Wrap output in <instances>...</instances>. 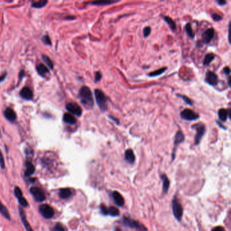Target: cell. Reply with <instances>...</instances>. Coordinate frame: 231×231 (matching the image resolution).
Segmentation results:
<instances>
[{
    "label": "cell",
    "mask_w": 231,
    "mask_h": 231,
    "mask_svg": "<svg viewBox=\"0 0 231 231\" xmlns=\"http://www.w3.org/2000/svg\"><path fill=\"white\" fill-rule=\"evenodd\" d=\"M112 197L117 206L123 207L125 204V200L122 195L118 191H114L112 193Z\"/></svg>",
    "instance_id": "16"
},
{
    "label": "cell",
    "mask_w": 231,
    "mask_h": 231,
    "mask_svg": "<svg viewBox=\"0 0 231 231\" xmlns=\"http://www.w3.org/2000/svg\"><path fill=\"white\" fill-rule=\"evenodd\" d=\"M20 96L22 98L26 100H31L33 99V93L32 90L28 86H25L20 92Z\"/></svg>",
    "instance_id": "15"
},
{
    "label": "cell",
    "mask_w": 231,
    "mask_h": 231,
    "mask_svg": "<svg viewBox=\"0 0 231 231\" xmlns=\"http://www.w3.org/2000/svg\"><path fill=\"white\" fill-rule=\"evenodd\" d=\"M63 122L70 125H75L77 123V120L75 117L71 115V113H64L63 115Z\"/></svg>",
    "instance_id": "24"
},
{
    "label": "cell",
    "mask_w": 231,
    "mask_h": 231,
    "mask_svg": "<svg viewBox=\"0 0 231 231\" xmlns=\"http://www.w3.org/2000/svg\"><path fill=\"white\" fill-rule=\"evenodd\" d=\"M41 58H42L45 64H46L50 69H53V68H54V64H53V62L52 61V60L50 58V57L46 55L43 54L41 56Z\"/></svg>",
    "instance_id": "30"
},
{
    "label": "cell",
    "mask_w": 231,
    "mask_h": 231,
    "mask_svg": "<svg viewBox=\"0 0 231 231\" xmlns=\"http://www.w3.org/2000/svg\"><path fill=\"white\" fill-rule=\"evenodd\" d=\"M215 55L214 54H213V53H209V54H207L205 56V58H204V60H203V65L204 66H208L210 65V64L212 62V61H213L214 59L215 58Z\"/></svg>",
    "instance_id": "26"
},
{
    "label": "cell",
    "mask_w": 231,
    "mask_h": 231,
    "mask_svg": "<svg viewBox=\"0 0 231 231\" xmlns=\"http://www.w3.org/2000/svg\"><path fill=\"white\" fill-rule=\"evenodd\" d=\"M0 167L2 169L5 168V161H4V158H3V154L2 151L0 150Z\"/></svg>",
    "instance_id": "39"
},
{
    "label": "cell",
    "mask_w": 231,
    "mask_h": 231,
    "mask_svg": "<svg viewBox=\"0 0 231 231\" xmlns=\"http://www.w3.org/2000/svg\"><path fill=\"white\" fill-rule=\"evenodd\" d=\"M211 231H226L222 226H216L211 230Z\"/></svg>",
    "instance_id": "45"
},
{
    "label": "cell",
    "mask_w": 231,
    "mask_h": 231,
    "mask_svg": "<svg viewBox=\"0 0 231 231\" xmlns=\"http://www.w3.org/2000/svg\"><path fill=\"white\" fill-rule=\"evenodd\" d=\"M217 3L219 6H224L226 4V1H222V0H219V1H216Z\"/></svg>",
    "instance_id": "47"
},
{
    "label": "cell",
    "mask_w": 231,
    "mask_h": 231,
    "mask_svg": "<svg viewBox=\"0 0 231 231\" xmlns=\"http://www.w3.org/2000/svg\"><path fill=\"white\" fill-rule=\"evenodd\" d=\"M117 3V2H113V1H102V2H92V4L96 5V6H105V5H109V4H113V3Z\"/></svg>",
    "instance_id": "33"
},
{
    "label": "cell",
    "mask_w": 231,
    "mask_h": 231,
    "mask_svg": "<svg viewBox=\"0 0 231 231\" xmlns=\"http://www.w3.org/2000/svg\"><path fill=\"white\" fill-rule=\"evenodd\" d=\"M72 195H73V191L70 188H61L58 192L59 197L62 199H69Z\"/></svg>",
    "instance_id": "18"
},
{
    "label": "cell",
    "mask_w": 231,
    "mask_h": 231,
    "mask_svg": "<svg viewBox=\"0 0 231 231\" xmlns=\"http://www.w3.org/2000/svg\"><path fill=\"white\" fill-rule=\"evenodd\" d=\"M125 159L127 163L130 164H133L135 162V155L134 153V151L132 149L126 150V153H125Z\"/></svg>",
    "instance_id": "23"
},
{
    "label": "cell",
    "mask_w": 231,
    "mask_h": 231,
    "mask_svg": "<svg viewBox=\"0 0 231 231\" xmlns=\"http://www.w3.org/2000/svg\"><path fill=\"white\" fill-rule=\"evenodd\" d=\"M164 20L165 21L166 23L168 25L169 28L171 29L172 31H175L176 29V22L173 21V19H172L171 18L168 16H164Z\"/></svg>",
    "instance_id": "27"
},
{
    "label": "cell",
    "mask_w": 231,
    "mask_h": 231,
    "mask_svg": "<svg viewBox=\"0 0 231 231\" xmlns=\"http://www.w3.org/2000/svg\"><path fill=\"white\" fill-rule=\"evenodd\" d=\"M101 79H102V74H101L100 72H99V71L96 72L95 77H94V81H95V82L99 81Z\"/></svg>",
    "instance_id": "40"
},
{
    "label": "cell",
    "mask_w": 231,
    "mask_h": 231,
    "mask_svg": "<svg viewBox=\"0 0 231 231\" xmlns=\"http://www.w3.org/2000/svg\"><path fill=\"white\" fill-rule=\"evenodd\" d=\"M206 81L211 85H216L218 84V77L214 72L207 71L206 75Z\"/></svg>",
    "instance_id": "14"
},
{
    "label": "cell",
    "mask_w": 231,
    "mask_h": 231,
    "mask_svg": "<svg viewBox=\"0 0 231 231\" xmlns=\"http://www.w3.org/2000/svg\"><path fill=\"white\" fill-rule=\"evenodd\" d=\"M0 135H1V134H0Z\"/></svg>",
    "instance_id": "50"
},
{
    "label": "cell",
    "mask_w": 231,
    "mask_h": 231,
    "mask_svg": "<svg viewBox=\"0 0 231 231\" xmlns=\"http://www.w3.org/2000/svg\"><path fill=\"white\" fill-rule=\"evenodd\" d=\"M79 98H80L81 104L84 105L86 109H91L93 108L94 104L93 95L88 87L87 86L81 87L80 90H79Z\"/></svg>",
    "instance_id": "1"
},
{
    "label": "cell",
    "mask_w": 231,
    "mask_h": 231,
    "mask_svg": "<svg viewBox=\"0 0 231 231\" xmlns=\"http://www.w3.org/2000/svg\"><path fill=\"white\" fill-rule=\"evenodd\" d=\"M36 70L37 73H38L41 77H45L49 73L48 68L44 64L40 63L39 64H37L36 67Z\"/></svg>",
    "instance_id": "20"
},
{
    "label": "cell",
    "mask_w": 231,
    "mask_h": 231,
    "mask_svg": "<svg viewBox=\"0 0 231 231\" xmlns=\"http://www.w3.org/2000/svg\"><path fill=\"white\" fill-rule=\"evenodd\" d=\"M30 192L37 202H43L45 200V193L42 189L39 187H33L30 188Z\"/></svg>",
    "instance_id": "7"
},
{
    "label": "cell",
    "mask_w": 231,
    "mask_h": 231,
    "mask_svg": "<svg viewBox=\"0 0 231 231\" xmlns=\"http://www.w3.org/2000/svg\"><path fill=\"white\" fill-rule=\"evenodd\" d=\"M151 32L150 26H146V27L143 29V35L145 37H147L150 35Z\"/></svg>",
    "instance_id": "38"
},
{
    "label": "cell",
    "mask_w": 231,
    "mask_h": 231,
    "mask_svg": "<svg viewBox=\"0 0 231 231\" xmlns=\"http://www.w3.org/2000/svg\"><path fill=\"white\" fill-rule=\"evenodd\" d=\"M41 41H42V42L45 45H52V41L50 39V37H49L48 35L43 36L42 38H41Z\"/></svg>",
    "instance_id": "35"
},
{
    "label": "cell",
    "mask_w": 231,
    "mask_h": 231,
    "mask_svg": "<svg viewBox=\"0 0 231 231\" xmlns=\"http://www.w3.org/2000/svg\"><path fill=\"white\" fill-rule=\"evenodd\" d=\"M172 208L173 216L178 222H181L183 215V208L181 203L175 196L172 202Z\"/></svg>",
    "instance_id": "4"
},
{
    "label": "cell",
    "mask_w": 231,
    "mask_h": 231,
    "mask_svg": "<svg viewBox=\"0 0 231 231\" xmlns=\"http://www.w3.org/2000/svg\"><path fill=\"white\" fill-rule=\"evenodd\" d=\"M14 195H15V196H16V199H18V203H19V204L22 207H28V206H29L28 201L24 197L21 189L18 187H16L14 188Z\"/></svg>",
    "instance_id": "11"
},
{
    "label": "cell",
    "mask_w": 231,
    "mask_h": 231,
    "mask_svg": "<svg viewBox=\"0 0 231 231\" xmlns=\"http://www.w3.org/2000/svg\"><path fill=\"white\" fill-rule=\"evenodd\" d=\"M223 71H224V73L227 75V76H229L230 73V68L229 67H226L224 68L223 69Z\"/></svg>",
    "instance_id": "44"
},
{
    "label": "cell",
    "mask_w": 231,
    "mask_h": 231,
    "mask_svg": "<svg viewBox=\"0 0 231 231\" xmlns=\"http://www.w3.org/2000/svg\"><path fill=\"white\" fill-rule=\"evenodd\" d=\"M109 118H110V119H111L112 120H113V121H114V122H115L116 123H117V124H119V119H118L115 118V117H113V116H111V115H109Z\"/></svg>",
    "instance_id": "46"
},
{
    "label": "cell",
    "mask_w": 231,
    "mask_h": 231,
    "mask_svg": "<svg viewBox=\"0 0 231 231\" xmlns=\"http://www.w3.org/2000/svg\"><path fill=\"white\" fill-rule=\"evenodd\" d=\"M216 123H217L218 124V126H219V127H221L222 128H223V129H224V130H226V127H224V126H222V123H219L218 122H216Z\"/></svg>",
    "instance_id": "49"
},
{
    "label": "cell",
    "mask_w": 231,
    "mask_h": 231,
    "mask_svg": "<svg viewBox=\"0 0 231 231\" xmlns=\"http://www.w3.org/2000/svg\"><path fill=\"white\" fill-rule=\"evenodd\" d=\"M185 31H186V33L189 38H191V39L195 38V33L194 31H193V30L191 27V25L190 23H188L186 25V26H185Z\"/></svg>",
    "instance_id": "29"
},
{
    "label": "cell",
    "mask_w": 231,
    "mask_h": 231,
    "mask_svg": "<svg viewBox=\"0 0 231 231\" xmlns=\"http://www.w3.org/2000/svg\"><path fill=\"white\" fill-rule=\"evenodd\" d=\"M94 95H95L96 103L100 109L103 112L107 111L108 109L107 98L106 97L103 91L98 89L95 90H94Z\"/></svg>",
    "instance_id": "3"
},
{
    "label": "cell",
    "mask_w": 231,
    "mask_h": 231,
    "mask_svg": "<svg viewBox=\"0 0 231 231\" xmlns=\"http://www.w3.org/2000/svg\"><path fill=\"white\" fill-rule=\"evenodd\" d=\"M192 128L196 130V135L195 136V145H198L200 143L203 136L206 132V127L205 124L203 123H199L193 125Z\"/></svg>",
    "instance_id": "5"
},
{
    "label": "cell",
    "mask_w": 231,
    "mask_h": 231,
    "mask_svg": "<svg viewBox=\"0 0 231 231\" xmlns=\"http://www.w3.org/2000/svg\"><path fill=\"white\" fill-rule=\"evenodd\" d=\"M66 109L71 115L80 117L82 115V110L80 106L75 103H69L66 104Z\"/></svg>",
    "instance_id": "10"
},
{
    "label": "cell",
    "mask_w": 231,
    "mask_h": 231,
    "mask_svg": "<svg viewBox=\"0 0 231 231\" xmlns=\"http://www.w3.org/2000/svg\"><path fill=\"white\" fill-rule=\"evenodd\" d=\"M75 18H76L74 17V16H67V17L65 18V19H66V20H75Z\"/></svg>",
    "instance_id": "48"
},
{
    "label": "cell",
    "mask_w": 231,
    "mask_h": 231,
    "mask_svg": "<svg viewBox=\"0 0 231 231\" xmlns=\"http://www.w3.org/2000/svg\"><path fill=\"white\" fill-rule=\"evenodd\" d=\"M180 117L183 120L195 121L199 118V115L192 110L186 109L180 113Z\"/></svg>",
    "instance_id": "8"
},
{
    "label": "cell",
    "mask_w": 231,
    "mask_h": 231,
    "mask_svg": "<svg viewBox=\"0 0 231 231\" xmlns=\"http://www.w3.org/2000/svg\"><path fill=\"white\" fill-rule=\"evenodd\" d=\"M48 3V1H45V0H40L38 2H34L32 3L31 6L34 8H41V7H44Z\"/></svg>",
    "instance_id": "31"
},
{
    "label": "cell",
    "mask_w": 231,
    "mask_h": 231,
    "mask_svg": "<svg viewBox=\"0 0 231 231\" xmlns=\"http://www.w3.org/2000/svg\"><path fill=\"white\" fill-rule=\"evenodd\" d=\"M214 29L212 28L207 29L206 31H204L202 34V37H201L202 43L205 44H209L212 40V39L214 38Z\"/></svg>",
    "instance_id": "13"
},
{
    "label": "cell",
    "mask_w": 231,
    "mask_h": 231,
    "mask_svg": "<svg viewBox=\"0 0 231 231\" xmlns=\"http://www.w3.org/2000/svg\"><path fill=\"white\" fill-rule=\"evenodd\" d=\"M35 168L31 161H27L26 163V169L25 172V176L26 177H30L35 172Z\"/></svg>",
    "instance_id": "21"
},
{
    "label": "cell",
    "mask_w": 231,
    "mask_h": 231,
    "mask_svg": "<svg viewBox=\"0 0 231 231\" xmlns=\"http://www.w3.org/2000/svg\"><path fill=\"white\" fill-rule=\"evenodd\" d=\"M25 76V71L23 70H21V72L19 73V74H18V78H19V82H21V81L22 80V79H23Z\"/></svg>",
    "instance_id": "42"
},
{
    "label": "cell",
    "mask_w": 231,
    "mask_h": 231,
    "mask_svg": "<svg viewBox=\"0 0 231 231\" xmlns=\"http://www.w3.org/2000/svg\"><path fill=\"white\" fill-rule=\"evenodd\" d=\"M211 17H212V19H213L215 22L219 21H221L222 19V17L221 16H219V14H212Z\"/></svg>",
    "instance_id": "41"
},
{
    "label": "cell",
    "mask_w": 231,
    "mask_h": 231,
    "mask_svg": "<svg viewBox=\"0 0 231 231\" xmlns=\"http://www.w3.org/2000/svg\"><path fill=\"white\" fill-rule=\"evenodd\" d=\"M3 115H4V117H6V119L12 122L16 121L17 118L16 113H15V111L12 109H11L10 107L5 109L4 112H3Z\"/></svg>",
    "instance_id": "17"
},
{
    "label": "cell",
    "mask_w": 231,
    "mask_h": 231,
    "mask_svg": "<svg viewBox=\"0 0 231 231\" xmlns=\"http://www.w3.org/2000/svg\"><path fill=\"white\" fill-rule=\"evenodd\" d=\"M18 212H19V215H20L21 219V222L25 228L26 230V231H34L33 229H32V227L31 226V225H30L29 221L27 220V219H26L25 211L21 207H18Z\"/></svg>",
    "instance_id": "12"
},
{
    "label": "cell",
    "mask_w": 231,
    "mask_h": 231,
    "mask_svg": "<svg viewBox=\"0 0 231 231\" xmlns=\"http://www.w3.org/2000/svg\"><path fill=\"white\" fill-rule=\"evenodd\" d=\"M40 214L45 219H51L54 215V210L53 208L47 204H43L39 207Z\"/></svg>",
    "instance_id": "6"
},
{
    "label": "cell",
    "mask_w": 231,
    "mask_h": 231,
    "mask_svg": "<svg viewBox=\"0 0 231 231\" xmlns=\"http://www.w3.org/2000/svg\"><path fill=\"white\" fill-rule=\"evenodd\" d=\"M166 69H167V67H163L161 68V69L151 72V73L148 74V75H149V77H157L164 73V72L166 71Z\"/></svg>",
    "instance_id": "32"
},
{
    "label": "cell",
    "mask_w": 231,
    "mask_h": 231,
    "mask_svg": "<svg viewBox=\"0 0 231 231\" xmlns=\"http://www.w3.org/2000/svg\"><path fill=\"white\" fill-rule=\"evenodd\" d=\"M184 141V135L183 132L179 130L176 132L175 138H174V142H173V149L172 153V161L174 160V159L176 157V148L178 146L180 143L183 142Z\"/></svg>",
    "instance_id": "9"
},
{
    "label": "cell",
    "mask_w": 231,
    "mask_h": 231,
    "mask_svg": "<svg viewBox=\"0 0 231 231\" xmlns=\"http://www.w3.org/2000/svg\"><path fill=\"white\" fill-rule=\"evenodd\" d=\"M230 109H229L228 111H227V110L225 109H219L218 112V115L219 119L222 122H226L227 121V118H228V117H230Z\"/></svg>",
    "instance_id": "19"
},
{
    "label": "cell",
    "mask_w": 231,
    "mask_h": 231,
    "mask_svg": "<svg viewBox=\"0 0 231 231\" xmlns=\"http://www.w3.org/2000/svg\"><path fill=\"white\" fill-rule=\"evenodd\" d=\"M120 223L122 224L124 226L127 227V228L136 229L141 231H147V229L143 224H142L141 223L135 220L134 219H132L130 217L123 216L122 219H121Z\"/></svg>",
    "instance_id": "2"
},
{
    "label": "cell",
    "mask_w": 231,
    "mask_h": 231,
    "mask_svg": "<svg viewBox=\"0 0 231 231\" xmlns=\"http://www.w3.org/2000/svg\"><path fill=\"white\" fill-rule=\"evenodd\" d=\"M0 214H1L5 218L8 219V220H10L11 217L9 211L7 210V207L5 206H3L1 201H0Z\"/></svg>",
    "instance_id": "25"
},
{
    "label": "cell",
    "mask_w": 231,
    "mask_h": 231,
    "mask_svg": "<svg viewBox=\"0 0 231 231\" xmlns=\"http://www.w3.org/2000/svg\"><path fill=\"white\" fill-rule=\"evenodd\" d=\"M53 231H65V229H64V227L62 224L57 223V224H56V225L54 226Z\"/></svg>",
    "instance_id": "37"
},
{
    "label": "cell",
    "mask_w": 231,
    "mask_h": 231,
    "mask_svg": "<svg viewBox=\"0 0 231 231\" xmlns=\"http://www.w3.org/2000/svg\"><path fill=\"white\" fill-rule=\"evenodd\" d=\"M100 210L102 214L104 215H108V211H109V207L106 206L104 204H101L100 206Z\"/></svg>",
    "instance_id": "36"
},
{
    "label": "cell",
    "mask_w": 231,
    "mask_h": 231,
    "mask_svg": "<svg viewBox=\"0 0 231 231\" xmlns=\"http://www.w3.org/2000/svg\"><path fill=\"white\" fill-rule=\"evenodd\" d=\"M160 178L163 181V191L165 193H167L170 186V182L166 174H161Z\"/></svg>",
    "instance_id": "22"
},
{
    "label": "cell",
    "mask_w": 231,
    "mask_h": 231,
    "mask_svg": "<svg viewBox=\"0 0 231 231\" xmlns=\"http://www.w3.org/2000/svg\"><path fill=\"white\" fill-rule=\"evenodd\" d=\"M7 72H3V73L0 75V83H2V81L5 80L6 77H7Z\"/></svg>",
    "instance_id": "43"
},
{
    "label": "cell",
    "mask_w": 231,
    "mask_h": 231,
    "mask_svg": "<svg viewBox=\"0 0 231 231\" xmlns=\"http://www.w3.org/2000/svg\"><path fill=\"white\" fill-rule=\"evenodd\" d=\"M120 211L119 209H117V207L111 206L109 207V211H108V215H111L112 217H117L119 215Z\"/></svg>",
    "instance_id": "28"
},
{
    "label": "cell",
    "mask_w": 231,
    "mask_h": 231,
    "mask_svg": "<svg viewBox=\"0 0 231 231\" xmlns=\"http://www.w3.org/2000/svg\"><path fill=\"white\" fill-rule=\"evenodd\" d=\"M177 96L180 97L182 98V99L184 101V103H186V104H187L188 105H190V106H192L193 104H192V101L188 97H187L186 96H184V95H181V94H178Z\"/></svg>",
    "instance_id": "34"
}]
</instances>
